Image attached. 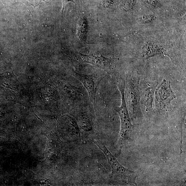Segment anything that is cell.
<instances>
[{
    "label": "cell",
    "instance_id": "cell-1",
    "mask_svg": "<svg viewBox=\"0 0 186 186\" xmlns=\"http://www.w3.org/2000/svg\"><path fill=\"white\" fill-rule=\"evenodd\" d=\"M115 82L120 92L121 97V105L116 109L121 120V129L118 143L120 147L121 148L126 143L131 140L133 125L125 100V82L123 78H119Z\"/></svg>",
    "mask_w": 186,
    "mask_h": 186
},
{
    "label": "cell",
    "instance_id": "cell-2",
    "mask_svg": "<svg viewBox=\"0 0 186 186\" xmlns=\"http://www.w3.org/2000/svg\"><path fill=\"white\" fill-rule=\"evenodd\" d=\"M92 141L104 153L112 169V177L118 181L130 185H136V172L123 166L102 142L96 139Z\"/></svg>",
    "mask_w": 186,
    "mask_h": 186
},
{
    "label": "cell",
    "instance_id": "cell-3",
    "mask_svg": "<svg viewBox=\"0 0 186 186\" xmlns=\"http://www.w3.org/2000/svg\"><path fill=\"white\" fill-rule=\"evenodd\" d=\"M139 79L132 75L129 77L126 84L125 98L131 118H135L141 115L140 96Z\"/></svg>",
    "mask_w": 186,
    "mask_h": 186
},
{
    "label": "cell",
    "instance_id": "cell-4",
    "mask_svg": "<svg viewBox=\"0 0 186 186\" xmlns=\"http://www.w3.org/2000/svg\"><path fill=\"white\" fill-rule=\"evenodd\" d=\"M170 84V81L164 79L155 89L154 97L155 107L159 111L169 109L171 107V102L176 98Z\"/></svg>",
    "mask_w": 186,
    "mask_h": 186
},
{
    "label": "cell",
    "instance_id": "cell-5",
    "mask_svg": "<svg viewBox=\"0 0 186 186\" xmlns=\"http://www.w3.org/2000/svg\"><path fill=\"white\" fill-rule=\"evenodd\" d=\"M78 56L81 62L104 70L111 77L118 72L116 68L115 59L106 58L101 55L100 56L87 55L80 52H78Z\"/></svg>",
    "mask_w": 186,
    "mask_h": 186
},
{
    "label": "cell",
    "instance_id": "cell-6",
    "mask_svg": "<svg viewBox=\"0 0 186 186\" xmlns=\"http://www.w3.org/2000/svg\"><path fill=\"white\" fill-rule=\"evenodd\" d=\"M158 84L148 79L143 80L139 82L140 96V105L144 110L147 112H152L154 92Z\"/></svg>",
    "mask_w": 186,
    "mask_h": 186
},
{
    "label": "cell",
    "instance_id": "cell-7",
    "mask_svg": "<svg viewBox=\"0 0 186 186\" xmlns=\"http://www.w3.org/2000/svg\"><path fill=\"white\" fill-rule=\"evenodd\" d=\"M72 75L82 83L88 92L91 102L95 106L96 92L101 79L93 75L81 74L75 71Z\"/></svg>",
    "mask_w": 186,
    "mask_h": 186
},
{
    "label": "cell",
    "instance_id": "cell-8",
    "mask_svg": "<svg viewBox=\"0 0 186 186\" xmlns=\"http://www.w3.org/2000/svg\"><path fill=\"white\" fill-rule=\"evenodd\" d=\"M159 55L168 56L164 50L160 46L152 43L148 42L146 44L143 49V57L146 59Z\"/></svg>",
    "mask_w": 186,
    "mask_h": 186
},
{
    "label": "cell",
    "instance_id": "cell-9",
    "mask_svg": "<svg viewBox=\"0 0 186 186\" xmlns=\"http://www.w3.org/2000/svg\"><path fill=\"white\" fill-rule=\"evenodd\" d=\"M155 19V16L154 15H145L140 18V21L142 23H149L154 21Z\"/></svg>",
    "mask_w": 186,
    "mask_h": 186
},
{
    "label": "cell",
    "instance_id": "cell-10",
    "mask_svg": "<svg viewBox=\"0 0 186 186\" xmlns=\"http://www.w3.org/2000/svg\"><path fill=\"white\" fill-rule=\"evenodd\" d=\"M146 1L149 4L154 8H157L160 6V3L158 0H146Z\"/></svg>",
    "mask_w": 186,
    "mask_h": 186
},
{
    "label": "cell",
    "instance_id": "cell-11",
    "mask_svg": "<svg viewBox=\"0 0 186 186\" xmlns=\"http://www.w3.org/2000/svg\"><path fill=\"white\" fill-rule=\"evenodd\" d=\"M69 2H71L73 3H75L74 0H62V15L63 16V13L64 10V8L65 7L67 3Z\"/></svg>",
    "mask_w": 186,
    "mask_h": 186
}]
</instances>
